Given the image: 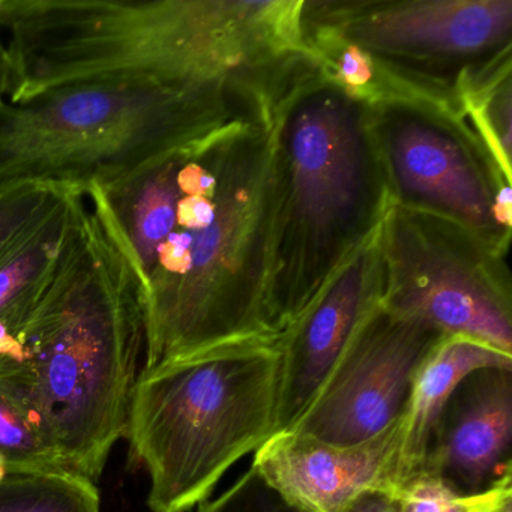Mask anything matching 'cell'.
<instances>
[{
    "label": "cell",
    "instance_id": "obj_7",
    "mask_svg": "<svg viewBox=\"0 0 512 512\" xmlns=\"http://www.w3.org/2000/svg\"><path fill=\"white\" fill-rule=\"evenodd\" d=\"M380 304L443 338L512 356L511 286L503 257L445 218L392 200L376 233Z\"/></svg>",
    "mask_w": 512,
    "mask_h": 512
},
{
    "label": "cell",
    "instance_id": "obj_1",
    "mask_svg": "<svg viewBox=\"0 0 512 512\" xmlns=\"http://www.w3.org/2000/svg\"><path fill=\"white\" fill-rule=\"evenodd\" d=\"M98 188L140 281L142 371L281 337L272 316L274 118L221 125Z\"/></svg>",
    "mask_w": 512,
    "mask_h": 512
},
{
    "label": "cell",
    "instance_id": "obj_22",
    "mask_svg": "<svg viewBox=\"0 0 512 512\" xmlns=\"http://www.w3.org/2000/svg\"><path fill=\"white\" fill-rule=\"evenodd\" d=\"M344 512H400L394 497L385 491H367L356 497Z\"/></svg>",
    "mask_w": 512,
    "mask_h": 512
},
{
    "label": "cell",
    "instance_id": "obj_3",
    "mask_svg": "<svg viewBox=\"0 0 512 512\" xmlns=\"http://www.w3.org/2000/svg\"><path fill=\"white\" fill-rule=\"evenodd\" d=\"M0 370L22 386L70 472L97 482L125 436L145 347L142 290L98 185L85 188Z\"/></svg>",
    "mask_w": 512,
    "mask_h": 512
},
{
    "label": "cell",
    "instance_id": "obj_9",
    "mask_svg": "<svg viewBox=\"0 0 512 512\" xmlns=\"http://www.w3.org/2000/svg\"><path fill=\"white\" fill-rule=\"evenodd\" d=\"M307 8L352 43L452 85L511 56L512 0L307 2Z\"/></svg>",
    "mask_w": 512,
    "mask_h": 512
},
{
    "label": "cell",
    "instance_id": "obj_15",
    "mask_svg": "<svg viewBox=\"0 0 512 512\" xmlns=\"http://www.w3.org/2000/svg\"><path fill=\"white\" fill-rule=\"evenodd\" d=\"M85 193L74 188L0 259V313L31 289L56 262L76 223Z\"/></svg>",
    "mask_w": 512,
    "mask_h": 512
},
{
    "label": "cell",
    "instance_id": "obj_12",
    "mask_svg": "<svg viewBox=\"0 0 512 512\" xmlns=\"http://www.w3.org/2000/svg\"><path fill=\"white\" fill-rule=\"evenodd\" d=\"M400 419L367 442L335 446L293 431L272 434L253 466L302 512H344L362 493L398 487Z\"/></svg>",
    "mask_w": 512,
    "mask_h": 512
},
{
    "label": "cell",
    "instance_id": "obj_17",
    "mask_svg": "<svg viewBox=\"0 0 512 512\" xmlns=\"http://www.w3.org/2000/svg\"><path fill=\"white\" fill-rule=\"evenodd\" d=\"M0 512H100V491L68 470L0 469Z\"/></svg>",
    "mask_w": 512,
    "mask_h": 512
},
{
    "label": "cell",
    "instance_id": "obj_4",
    "mask_svg": "<svg viewBox=\"0 0 512 512\" xmlns=\"http://www.w3.org/2000/svg\"><path fill=\"white\" fill-rule=\"evenodd\" d=\"M274 124L272 316L283 335L376 233L394 199L370 112L316 65L281 98Z\"/></svg>",
    "mask_w": 512,
    "mask_h": 512
},
{
    "label": "cell",
    "instance_id": "obj_21",
    "mask_svg": "<svg viewBox=\"0 0 512 512\" xmlns=\"http://www.w3.org/2000/svg\"><path fill=\"white\" fill-rule=\"evenodd\" d=\"M469 512H512V481L478 494Z\"/></svg>",
    "mask_w": 512,
    "mask_h": 512
},
{
    "label": "cell",
    "instance_id": "obj_14",
    "mask_svg": "<svg viewBox=\"0 0 512 512\" xmlns=\"http://www.w3.org/2000/svg\"><path fill=\"white\" fill-rule=\"evenodd\" d=\"M490 367H512V356L463 337L443 338L428 352L413 376L400 418L398 487L421 473L431 431L458 383L472 371Z\"/></svg>",
    "mask_w": 512,
    "mask_h": 512
},
{
    "label": "cell",
    "instance_id": "obj_8",
    "mask_svg": "<svg viewBox=\"0 0 512 512\" xmlns=\"http://www.w3.org/2000/svg\"><path fill=\"white\" fill-rule=\"evenodd\" d=\"M368 112L394 202L445 218L505 257L511 232L500 224L496 203L511 182L497 173L476 137L431 113Z\"/></svg>",
    "mask_w": 512,
    "mask_h": 512
},
{
    "label": "cell",
    "instance_id": "obj_2",
    "mask_svg": "<svg viewBox=\"0 0 512 512\" xmlns=\"http://www.w3.org/2000/svg\"><path fill=\"white\" fill-rule=\"evenodd\" d=\"M8 103L65 86L151 83L259 115L307 61L301 0H0Z\"/></svg>",
    "mask_w": 512,
    "mask_h": 512
},
{
    "label": "cell",
    "instance_id": "obj_13",
    "mask_svg": "<svg viewBox=\"0 0 512 512\" xmlns=\"http://www.w3.org/2000/svg\"><path fill=\"white\" fill-rule=\"evenodd\" d=\"M512 367L467 374L440 412L421 472L463 496L512 481Z\"/></svg>",
    "mask_w": 512,
    "mask_h": 512
},
{
    "label": "cell",
    "instance_id": "obj_18",
    "mask_svg": "<svg viewBox=\"0 0 512 512\" xmlns=\"http://www.w3.org/2000/svg\"><path fill=\"white\" fill-rule=\"evenodd\" d=\"M74 188L37 181L0 184V259Z\"/></svg>",
    "mask_w": 512,
    "mask_h": 512
},
{
    "label": "cell",
    "instance_id": "obj_10",
    "mask_svg": "<svg viewBox=\"0 0 512 512\" xmlns=\"http://www.w3.org/2000/svg\"><path fill=\"white\" fill-rule=\"evenodd\" d=\"M442 335L377 304L334 370L287 431L335 446L367 442L398 421L413 376Z\"/></svg>",
    "mask_w": 512,
    "mask_h": 512
},
{
    "label": "cell",
    "instance_id": "obj_19",
    "mask_svg": "<svg viewBox=\"0 0 512 512\" xmlns=\"http://www.w3.org/2000/svg\"><path fill=\"white\" fill-rule=\"evenodd\" d=\"M196 512H302L290 505L254 469L245 472L217 499L203 502Z\"/></svg>",
    "mask_w": 512,
    "mask_h": 512
},
{
    "label": "cell",
    "instance_id": "obj_5",
    "mask_svg": "<svg viewBox=\"0 0 512 512\" xmlns=\"http://www.w3.org/2000/svg\"><path fill=\"white\" fill-rule=\"evenodd\" d=\"M281 337L220 344L140 371L125 436L152 512H188L275 433Z\"/></svg>",
    "mask_w": 512,
    "mask_h": 512
},
{
    "label": "cell",
    "instance_id": "obj_16",
    "mask_svg": "<svg viewBox=\"0 0 512 512\" xmlns=\"http://www.w3.org/2000/svg\"><path fill=\"white\" fill-rule=\"evenodd\" d=\"M0 469L68 470L22 386L4 371H0Z\"/></svg>",
    "mask_w": 512,
    "mask_h": 512
},
{
    "label": "cell",
    "instance_id": "obj_20",
    "mask_svg": "<svg viewBox=\"0 0 512 512\" xmlns=\"http://www.w3.org/2000/svg\"><path fill=\"white\" fill-rule=\"evenodd\" d=\"M400 512H469L475 496H463L436 476L421 472L392 494Z\"/></svg>",
    "mask_w": 512,
    "mask_h": 512
},
{
    "label": "cell",
    "instance_id": "obj_11",
    "mask_svg": "<svg viewBox=\"0 0 512 512\" xmlns=\"http://www.w3.org/2000/svg\"><path fill=\"white\" fill-rule=\"evenodd\" d=\"M376 233L281 335L275 433L290 430L301 418L359 325L379 304L382 283Z\"/></svg>",
    "mask_w": 512,
    "mask_h": 512
},
{
    "label": "cell",
    "instance_id": "obj_23",
    "mask_svg": "<svg viewBox=\"0 0 512 512\" xmlns=\"http://www.w3.org/2000/svg\"><path fill=\"white\" fill-rule=\"evenodd\" d=\"M13 85V62H11L10 52H8L4 31H2V26H0V106L8 103V100H10Z\"/></svg>",
    "mask_w": 512,
    "mask_h": 512
},
{
    "label": "cell",
    "instance_id": "obj_6",
    "mask_svg": "<svg viewBox=\"0 0 512 512\" xmlns=\"http://www.w3.org/2000/svg\"><path fill=\"white\" fill-rule=\"evenodd\" d=\"M254 115L214 94L88 83L0 106V184H106L221 125Z\"/></svg>",
    "mask_w": 512,
    "mask_h": 512
}]
</instances>
